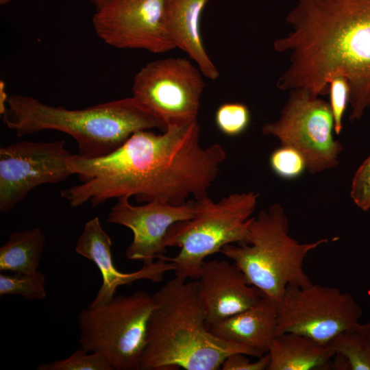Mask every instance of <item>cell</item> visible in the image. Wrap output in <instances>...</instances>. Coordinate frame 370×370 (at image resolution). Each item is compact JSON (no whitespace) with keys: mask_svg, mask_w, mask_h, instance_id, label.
<instances>
[{"mask_svg":"<svg viewBox=\"0 0 370 370\" xmlns=\"http://www.w3.org/2000/svg\"><path fill=\"white\" fill-rule=\"evenodd\" d=\"M149 130L136 132L103 157L71 155L69 168L82 183L62 190L61 197L72 207L88 201L97 207L124 197L182 205L190 197L208 196L226 158L223 146L202 147L197 121L169 126L161 134Z\"/></svg>","mask_w":370,"mask_h":370,"instance_id":"cell-1","label":"cell"},{"mask_svg":"<svg viewBox=\"0 0 370 370\" xmlns=\"http://www.w3.org/2000/svg\"><path fill=\"white\" fill-rule=\"evenodd\" d=\"M285 21L289 31L273 42L288 58L277 87L320 97L343 77L349 120L360 119L370 108V0H296Z\"/></svg>","mask_w":370,"mask_h":370,"instance_id":"cell-2","label":"cell"},{"mask_svg":"<svg viewBox=\"0 0 370 370\" xmlns=\"http://www.w3.org/2000/svg\"><path fill=\"white\" fill-rule=\"evenodd\" d=\"M153 297L156 307L149 320L140 370H217L234 353L258 358L250 349L209 331L197 281L174 277Z\"/></svg>","mask_w":370,"mask_h":370,"instance_id":"cell-3","label":"cell"},{"mask_svg":"<svg viewBox=\"0 0 370 370\" xmlns=\"http://www.w3.org/2000/svg\"><path fill=\"white\" fill-rule=\"evenodd\" d=\"M2 120L18 137L49 130L65 133L76 141L77 154L90 159L113 152L139 130L164 131L160 122L132 96L71 110L14 94L8 96Z\"/></svg>","mask_w":370,"mask_h":370,"instance_id":"cell-4","label":"cell"},{"mask_svg":"<svg viewBox=\"0 0 370 370\" xmlns=\"http://www.w3.org/2000/svg\"><path fill=\"white\" fill-rule=\"evenodd\" d=\"M283 207L275 204L252 217L249 241L228 244L221 253L241 270L248 282L277 304L289 284L307 286L312 282L304 269L308 254L327 243L328 238L301 243L288 234Z\"/></svg>","mask_w":370,"mask_h":370,"instance_id":"cell-5","label":"cell"},{"mask_svg":"<svg viewBox=\"0 0 370 370\" xmlns=\"http://www.w3.org/2000/svg\"><path fill=\"white\" fill-rule=\"evenodd\" d=\"M258 197L249 191L230 194L217 202L208 196L194 199L193 217L172 225L163 241L165 248L180 247L175 256H164L175 264V277L198 280L206 258L228 244L247 243Z\"/></svg>","mask_w":370,"mask_h":370,"instance_id":"cell-6","label":"cell"},{"mask_svg":"<svg viewBox=\"0 0 370 370\" xmlns=\"http://www.w3.org/2000/svg\"><path fill=\"white\" fill-rule=\"evenodd\" d=\"M155 307L153 295L143 290L114 296L101 305H89L77 318L81 348L103 354L114 370H140Z\"/></svg>","mask_w":370,"mask_h":370,"instance_id":"cell-7","label":"cell"},{"mask_svg":"<svg viewBox=\"0 0 370 370\" xmlns=\"http://www.w3.org/2000/svg\"><path fill=\"white\" fill-rule=\"evenodd\" d=\"M289 92L280 118L265 123L262 134L297 150L311 174L335 168L343 147L333 136L334 122L330 103L306 90Z\"/></svg>","mask_w":370,"mask_h":370,"instance_id":"cell-8","label":"cell"},{"mask_svg":"<svg viewBox=\"0 0 370 370\" xmlns=\"http://www.w3.org/2000/svg\"><path fill=\"white\" fill-rule=\"evenodd\" d=\"M362 314L351 294L334 286L289 284L277 304L276 336L293 332L322 344L356 327Z\"/></svg>","mask_w":370,"mask_h":370,"instance_id":"cell-9","label":"cell"},{"mask_svg":"<svg viewBox=\"0 0 370 370\" xmlns=\"http://www.w3.org/2000/svg\"><path fill=\"white\" fill-rule=\"evenodd\" d=\"M203 74L188 59L168 58L149 62L135 75L132 94L162 125L197 121L205 86Z\"/></svg>","mask_w":370,"mask_h":370,"instance_id":"cell-10","label":"cell"},{"mask_svg":"<svg viewBox=\"0 0 370 370\" xmlns=\"http://www.w3.org/2000/svg\"><path fill=\"white\" fill-rule=\"evenodd\" d=\"M171 1L109 0L92 16L94 31L115 48L167 52L175 49L168 29Z\"/></svg>","mask_w":370,"mask_h":370,"instance_id":"cell-11","label":"cell"},{"mask_svg":"<svg viewBox=\"0 0 370 370\" xmlns=\"http://www.w3.org/2000/svg\"><path fill=\"white\" fill-rule=\"evenodd\" d=\"M63 140L18 141L0 149V212H10L36 187L73 175Z\"/></svg>","mask_w":370,"mask_h":370,"instance_id":"cell-12","label":"cell"},{"mask_svg":"<svg viewBox=\"0 0 370 370\" xmlns=\"http://www.w3.org/2000/svg\"><path fill=\"white\" fill-rule=\"evenodd\" d=\"M127 197L118 199L110 210L107 221L130 229L133 239L125 251L126 258L147 264L164 256V238L175 223L192 218L195 212V199L182 205L153 201L134 206Z\"/></svg>","mask_w":370,"mask_h":370,"instance_id":"cell-13","label":"cell"},{"mask_svg":"<svg viewBox=\"0 0 370 370\" xmlns=\"http://www.w3.org/2000/svg\"><path fill=\"white\" fill-rule=\"evenodd\" d=\"M112 241L103 230L99 219L95 217L88 221L79 236L75 250L82 256L91 260L99 269L102 283L91 306L108 302L114 296L116 288L131 284L135 281L147 280L153 282L163 280L169 271H174L175 264L164 256L150 264H143L141 269L131 273L119 271L112 260Z\"/></svg>","mask_w":370,"mask_h":370,"instance_id":"cell-14","label":"cell"},{"mask_svg":"<svg viewBox=\"0 0 370 370\" xmlns=\"http://www.w3.org/2000/svg\"><path fill=\"white\" fill-rule=\"evenodd\" d=\"M207 326L255 305L262 294L233 262L204 261L197 280Z\"/></svg>","mask_w":370,"mask_h":370,"instance_id":"cell-15","label":"cell"},{"mask_svg":"<svg viewBox=\"0 0 370 370\" xmlns=\"http://www.w3.org/2000/svg\"><path fill=\"white\" fill-rule=\"evenodd\" d=\"M277 303L262 295L253 306L208 325L215 336L243 345L258 358L268 353L276 336Z\"/></svg>","mask_w":370,"mask_h":370,"instance_id":"cell-16","label":"cell"},{"mask_svg":"<svg viewBox=\"0 0 370 370\" xmlns=\"http://www.w3.org/2000/svg\"><path fill=\"white\" fill-rule=\"evenodd\" d=\"M210 0H171L168 12V29L175 48L193 60L203 75L216 79L219 71L208 56L201 34V17Z\"/></svg>","mask_w":370,"mask_h":370,"instance_id":"cell-17","label":"cell"},{"mask_svg":"<svg viewBox=\"0 0 370 370\" xmlns=\"http://www.w3.org/2000/svg\"><path fill=\"white\" fill-rule=\"evenodd\" d=\"M268 353L270 362L267 370L323 369L336 354L330 345L293 332L275 336Z\"/></svg>","mask_w":370,"mask_h":370,"instance_id":"cell-18","label":"cell"},{"mask_svg":"<svg viewBox=\"0 0 370 370\" xmlns=\"http://www.w3.org/2000/svg\"><path fill=\"white\" fill-rule=\"evenodd\" d=\"M46 242L38 227L12 232L0 247V271L23 274L36 272Z\"/></svg>","mask_w":370,"mask_h":370,"instance_id":"cell-19","label":"cell"},{"mask_svg":"<svg viewBox=\"0 0 370 370\" xmlns=\"http://www.w3.org/2000/svg\"><path fill=\"white\" fill-rule=\"evenodd\" d=\"M357 325L340 333L328 345L345 358L348 370H370V337Z\"/></svg>","mask_w":370,"mask_h":370,"instance_id":"cell-20","label":"cell"},{"mask_svg":"<svg viewBox=\"0 0 370 370\" xmlns=\"http://www.w3.org/2000/svg\"><path fill=\"white\" fill-rule=\"evenodd\" d=\"M46 279L37 271L31 274H0V296L19 295L26 299L40 300L46 297Z\"/></svg>","mask_w":370,"mask_h":370,"instance_id":"cell-21","label":"cell"},{"mask_svg":"<svg viewBox=\"0 0 370 370\" xmlns=\"http://www.w3.org/2000/svg\"><path fill=\"white\" fill-rule=\"evenodd\" d=\"M37 370H114L108 358L101 352L80 348L67 358L39 365Z\"/></svg>","mask_w":370,"mask_h":370,"instance_id":"cell-22","label":"cell"},{"mask_svg":"<svg viewBox=\"0 0 370 370\" xmlns=\"http://www.w3.org/2000/svg\"><path fill=\"white\" fill-rule=\"evenodd\" d=\"M250 119L247 106L238 102L223 103L215 113V123L218 129L229 136H236L245 132Z\"/></svg>","mask_w":370,"mask_h":370,"instance_id":"cell-23","label":"cell"},{"mask_svg":"<svg viewBox=\"0 0 370 370\" xmlns=\"http://www.w3.org/2000/svg\"><path fill=\"white\" fill-rule=\"evenodd\" d=\"M269 164L277 175L285 179L296 178L307 170L304 156L294 148L285 145L271 153Z\"/></svg>","mask_w":370,"mask_h":370,"instance_id":"cell-24","label":"cell"},{"mask_svg":"<svg viewBox=\"0 0 370 370\" xmlns=\"http://www.w3.org/2000/svg\"><path fill=\"white\" fill-rule=\"evenodd\" d=\"M349 85L343 77H336L329 84L330 106L334 122V132L341 134L343 128V117L349 103Z\"/></svg>","mask_w":370,"mask_h":370,"instance_id":"cell-25","label":"cell"},{"mask_svg":"<svg viewBox=\"0 0 370 370\" xmlns=\"http://www.w3.org/2000/svg\"><path fill=\"white\" fill-rule=\"evenodd\" d=\"M350 196L364 212L370 209V156L360 164L352 178Z\"/></svg>","mask_w":370,"mask_h":370,"instance_id":"cell-26","label":"cell"},{"mask_svg":"<svg viewBox=\"0 0 370 370\" xmlns=\"http://www.w3.org/2000/svg\"><path fill=\"white\" fill-rule=\"evenodd\" d=\"M247 354L236 352L228 356L222 363L223 370H267L270 356L266 353L258 357L256 361H251Z\"/></svg>","mask_w":370,"mask_h":370,"instance_id":"cell-27","label":"cell"},{"mask_svg":"<svg viewBox=\"0 0 370 370\" xmlns=\"http://www.w3.org/2000/svg\"><path fill=\"white\" fill-rule=\"evenodd\" d=\"M8 97L5 92L3 81L0 82V114L2 115L6 110Z\"/></svg>","mask_w":370,"mask_h":370,"instance_id":"cell-28","label":"cell"},{"mask_svg":"<svg viewBox=\"0 0 370 370\" xmlns=\"http://www.w3.org/2000/svg\"><path fill=\"white\" fill-rule=\"evenodd\" d=\"M358 328L370 337V320L365 323H359Z\"/></svg>","mask_w":370,"mask_h":370,"instance_id":"cell-29","label":"cell"},{"mask_svg":"<svg viewBox=\"0 0 370 370\" xmlns=\"http://www.w3.org/2000/svg\"><path fill=\"white\" fill-rule=\"evenodd\" d=\"M94 5L95 10L103 7L109 0H89Z\"/></svg>","mask_w":370,"mask_h":370,"instance_id":"cell-30","label":"cell"},{"mask_svg":"<svg viewBox=\"0 0 370 370\" xmlns=\"http://www.w3.org/2000/svg\"><path fill=\"white\" fill-rule=\"evenodd\" d=\"M12 0H0V4L4 5L9 3Z\"/></svg>","mask_w":370,"mask_h":370,"instance_id":"cell-31","label":"cell"}]
</instances>
